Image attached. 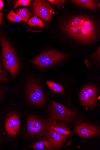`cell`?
<instances>
[{"label":"cell","mask_w":100,"mask_h":150,"mask_svg":"<svg viewBox=\"0 0 100 150\" xmlns=\"http://www.w3.org/2000/svg\"><path fill=\"white\" fill-rule=\"evenodd\" d=\"M97 98V89L93 85L86 86L83 88L80 94V102L86 107L94 106L96 103Z\"/></svg>","instance_id":"7"},{"label":"cell","mask_w":100,"mask_h":150,"mask_svg":"<svg viewBox=\"0 0 100 150\" xmlns=\"http://www.w3.org/2000/svg\"><path fill=\"white\" fill-rule=\"evenodd\" d=\"M31 3L30 0H19L17 1L14 6V8H17L18 6L21 5L23 6H28Z\"/></svg>","instance_id":"19"},{"label":"cell","mask_w":100,"mask_h":150,"mask_svg":"<svg viewBox=\"0 0 100 150\" xmlns=\"http://www.w3.org/2000/svg\"><path fill=\"white\" fill-rule=\"evenodd\" d=\"M71 1L79 6L88 8L91 10H96V4L94 1L91 0H74Z\"/></svg>","instance_id":"13"},{"label":"cell","mask_w":100,"mask_h":150,"mask_svg":"<svg viewBox=\"0 0 100 150\" xmlns=\"http://www.w3.org/2000/svg\"><path fill=\"white\" fill-rule=\"evenodd\" d=\"M2 91L1 88H0V97H1V95L2 94Z\"/></svg>","instance_id":"25"},{"label":"cell","mask_w":100,"mask_h":150,"mask_svg":"<svg viewBox=\"0 0 100 150\" xmlns=\"http://www.w3.org/2000/svg\"><path fill=\"white\" fill-rule=\"evenodd\" d=\"M50 116L53 119H57L66 122L73 121L77 115L61 104L52 101L49 105Z\"/></svg>","instance_id":"4"},{"label":"cell","mask_w":100,"mask_h":150,"mask_svg":"<svg viewBox=\"0 0 100 150\" xmlns=\"http://www.w3.org/2000/svg\"><path fill=\"white\" fill-rule=\"evenodd\" d=\"M62 30L67 34L82 42L90 43L96 39L98 30L94 21L89 17H74L62 25Z\"/></svg>","instance_id":"1"},{"label":"cell","mask_w":100,"mask_h":150,"mask_svg":"<svg viewBox=\"0 0 100 150\" xmlns=\"http://www.w3.org/2000/svg\"><path fill=\"white\" fill-rule=\"evenodd\" d=\"M77 134L81 137L88 138L94 137L99 134V129L97 127L88 124L81 123L76 127Z\"/></svg>","instance_id":"9"},{"label":"cell","mask_w":100,"mask_h":150,"mask_svg":"<svg viewBox=\"0 0 100 150\" xmlns=\"http://www.w3.org/2000/svg\"><path fill=\"white\" fill-rule=\"evenodd\" d=\"M16 13L22 18L27 21L33 15L32 13L27 8L18 9L16 11Z\"/></svg>","instance_id":"15"},{"label":"cell","mask_w":100,"mask_h":150,"mask_svg":"<svg viewBox=\"0 0 100 150\" xmlns=\"http://www.w3.org/2000/svg\"><path fill=\"white\" fill-rule=\"evenodd\" d=\"M27 24L28 25L33 26H37L43 28L45 26V24L42 21L36 16L32 17L28 21Z\"/></svg>","instance_id":"18"},{"label":"cell","mask_w":100,"mask_h":150,"mask_svg":"<svg viewBox=\"0 0 100 150\" xmlns=\"http://www.w3.org/2000/svg\"><path fill=\"white\" fill-rule=\"evenodd\" d=\"M27 91L28 98L32 104L38 105L44 104L45 100L44 92L35 80L31 79L28 81Z\"/></svg>","instance_id":"5"},{"label":"cell","mask_w":100,"mask_h":150,"mask_svg":"<svg viewBox=\"0 0 100 150\" xmlns=\"http://www.w3.org/2000/svg\"><path fill=\"white\" fill-rule=\"evenodd\" d=\"M32 7L35 14L47 22L50 21L53 15L51 5L45 1L36 0L33 2Z\"/></svg>","instance_id":"6"},{"label":"cell","mask_w":100,"mask_h":150,"mask_svg":"<svg viewBox=\"0 0 100 150\" xmlns=\"http://www.w3.org/2000/svg\"><path fill=\"white\" fill-rule=\"evenodd\" d=\"M4 4V1L0 0V10H2L3 8Z\"/></svg>","instance_id":"22"},{"label":"cell","mask_w":100,"mask_h":150,"mask_svg":"<svg viewBox=\"0 0 100 150\" xmlns=\"http://www.w3.org/2000/svg\"><path fill=\"white\" fill-rule=\"evenodd\" d=\"M8 73L6 70H3L2 74H0V81L7 83L8 82Z\"/></svg>","instance_id":"20"},{"label":"cell","mask_w":100,"mask_h":150,"mask_svg":"<svg viewBox=\"0 0 100 150\" xmlns=\"http://www.w3.org/2000/svg\"><path fill=\"white\" fill-rule=\"evenodd\" d=\"M67 54L55 50H50L39 54L32 60L36 66L41 68L49 67L65 59Z\"/></svg>","instance_id":"3"},{"label":"cell","mask_w":100,"mask_h":150,"mask_svg":"<svg viewBox=\"0 0 100 150\" xmlns=\"http://www.w3.org/2000/svg\"><path fill=\"white\" fill-rule=\"evenodd\" d=\"M48 1L53 5L59 6L63 5L66 1L62 0H49Z\"/></svg>","instance_id":"21"},{"label":"cell","mask_w":100,"mask_h":150,"mask_svg":"<svg viewBox=\"0 0 100 150\" xmlns=\"http://www.w3.org/2000/svg\"><path fill=\"white\" fill-rule=\"evenodd\" d=\"M21 120L19 115L15 113L10 114L6 119L5 128L7 133L11 136L16 135L20 130Z\"/></svg>","instance_id":"8"},{"label":"cell","mask_w":100,"mask_h":150,"mask_svg":"<svg viewBox=\"0 0 100 150\" xmlns=\"http://www.w3.org/2000/svg\"><path fill=\"white\" fill-rule=\"evenodd\" d=\"M48 128L47 132L48 140L51 143L53 147L60 148L67 139L66 136L57 132L50 126Z\"/></svg>","instance_id":"11"},{"label":"cell","mask_w":100,"mask_h":150,"mask_svg":"<svg viewBox=\"0 0 100 150\" xmlns=\"http://www.w3.org/2000/svg\"><path fill=\"white\" fill-rule=\"evenodd\" d=\"M0 41L3 67L14 79L18 74L20 69L17 54L8 40L1 35H0Z\"/></svg>","instance_id":"2"},{"label":"cell","mask_w":100,"mask_h":150,"mask_svg":"<svg viewBox=\"0 0 100 150\" xmlns=\"http://www.w3.org/2000/svg\"><path fill=\"white\" fill-rule=\"evenodd\" d=\"M54 123L50 126L57 132L65 135H68L71 134V132L66 125L61 123L58 125L55 124V122Z\"/></svg>","instance_id":"14"},{"label":"cell","mask_w":100,"mask_h":150,"mask_svg":"<svg viewBox=\"0 0 100 150\" xmlns=\"http://www.w3.org/2000/svg\"><path fill=\"white\" fill-rule=\"evenodd\" d=\"M46 84L50 89L55 92L61 93L64 91L63 88L62 86L54 82L47 81Z\"/></svg>","instance_id":"16"},{"label":"cell","mask_w":100,"mask_h":150,"mask_svg":"<svg viewBox=\"0 0 100 150\" xmlns=\"http://www.w3.org/2000/svg\"><path fill=\"white\" fill-rule=\"evenodd\" d=\"M7 18L9 21L12 22H19L21 21H27L26 20L22 18L12 10H11L8 13L7 16Z\"/></svg>","instance_id":"17"},{"label":"cell","mask_w":100,"mask_h":150,"mask_svg":"<svg viewBox=\"0 0 100 150\" xmlns=\"http://www.w3.org/2000/svg\"><path fill=\"white\" fill-rule=\"evenodd\" d=\"M2 62L0 60V74H2L3 72V70L1 69Z\"/></svg>","instance_id":"24"},{"label":"cell","mask_w":100,"mask_h":150,"mask_svg":"<svg viewBox=\"0 0 100 150\" xmlns=\"http://www.w3.org/2000/svg\"><path fill=\"white\" fill-rule=\"evenodd\" d=\"M3 15V13H1V10H0V25H1L2 23Z\"/></svg>","instance_id":"23"},{"label":"cell","mask_w":100,"mask_h":150,"mask_svg":"<svg viewBox=\"0 0 100 150\" xmlns=\"http://www.w3.org/2000/svg\"><path fill=\"white\" fill-rule=\"evenodd\" d=\"M30 147L34 149L39 150H51L53 147L48 140H40L33 144Z\"/></svg>","instance_id":"12"},{"label":"cell","mask_w":100,"mask_h":150,"mask_svg":"<svg viewBox=\"0 0 100 150\" xmlns=\"http://www.w3.org/2000/svg\"><path fill=\"white\" fill-rule=\"evenodd\" d=\"M27 129L28 133L35 134L41 132L46 127L43 122L35 117L31 116L28 117L27 124Z\"/></svg>","instance_id":"10"}]
</instances>
